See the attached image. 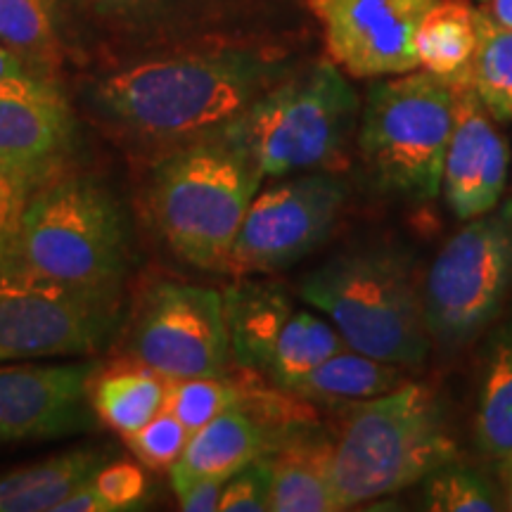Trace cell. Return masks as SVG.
Listing matches in <instances>:
<instances>
[{
    "label": "cell",
    "instance_id": "13",
    "mask_svg": "<svg viewBox=\"0 0 512 512\" xmlns=\"http://www.w3.org/2000/svg\"><path fill=\"white\" fill-rule=\"evenodd\" d=\"M98 368L95 361L0 366V446L88 430Z\"/></svg>",
    "mask_w": 512,
    "mask_h": 512
},
{
    "label": "cell",
    "instance_id": "2",
    "mask_svg": "<svg viewBox=\"0 0 512 512\" xmlns=\"http://www.w3.org/2000/svg\"><path fill=\"white\" fill-rule=\"evenodd\" d=\"M299 297L358 354L403 370L422 368L432 354L422 287L401 249L373 245L332 256L299 283Z\"/></svg>",
    "mask_w": 512,
    "mask_h": 512
},
{
    "label": "cell",
    "instance_id": "37",
    "mask_svg": "<svg viewBox=\"0 0 512 512\" xmlns=\"http://www.w3.org/2000/svg\"><path fill=\"white\" fill-rule=\"evenodd\" d=\"M498 475H501V503H503V510H512V463L498 465Z\"/></svg>",
    "mask_w": 512,
    "mask_h": 512
},
{
    "label": "cell",
    "instance_id": "12",
    "mask_svg": "<svg viewBox=\"0 0 512 512\" xmlns=\"http://www.w3.org/2000/svg\"><path fill=\"white\" fill-rule=\"evenodd\" d=\"M323 29L325 50L349 79L420 69L415 34L437 0H299Z\"/></svg>",
    "mask_w": 512,
    "mask_h": 512
},
{
    "label": "cell",
    "instance_id": "31",
    "mask_svg": "<svg viewBox=\"0 0 512 512\" xmlns=\"http://www.w3.org/2000/svg\"><path fill=\"white\" fill-rule=\"evenodd\" d=\"M271 453L261 456L254 463L242 467L233 477L226 479L223 486L221 512H268L271 501Z\"/></svg>",
    "mask_w": 512,
    "mask_h": 512
},
{
    "label": "cell",
    "instance_id": "30",
    "mask_svg": "<svg viewBox=\"0 0 512 512\" xmlns=\"http://www.w3.org/2000/svg\"><path fill=\"white\" fill-rule=\"evenodd\" d=\"M50 178V176H48ZM46 178L0 164V266L19 264L17 238L31 192Z\"/></svg>",
    "mask_w": 512,
    "mask_h": 512
},
{
    "label": "cell",
    "instance_id": "23",
    "mask_svg": "<svg viewBox=\"0 0 512 512\" xmlns=\"http://www.w3.org/2000/svg\"><path fill=\"white\" fill-rule=\"evenodd\" d=\"M166 389L169 380L155 370H128L93 382L91 401L95 415L126 437L164 411Z\"/></svg>",
    "mask_w": 512,
    "mask_h": 512
},
{
    "label": "cell",
    "instance_id": "11",
    "mask_svg": "<svg viewBox=\"0 0 512 512\" xmlns=\"http://www.w3.org/2000/svg\"><path fill=\"white\" fill-rule=\"evenodd\" d=\"M133 354L166 380L226 375L233 349L223 294L185 283L152 287L133 328Z\"/></svg>",
    "mask_w": 512,
    "mask_h": 512
},
{
    "label": "cell",
    "instance_id": "14",
    "mask_svg": "<svg viewBox=\"0 0 512 512\" xmlns=\"http://www.w3.org/2000/svg\"><path fill=\"white\" fill-rule=\"evenodd\" d=\"M510 147L470 83H456V121L441 174V192L456 219L472 221L503 200Z\"/></svg>",
    "mask_w": 512,
    "mask_h": 512
},
{
    "label": "cell",
    "instance_id": "34",
    "mask_svg": "<svg viewBox=\"0 0 512 512\" xmlns=\"http://www.w3.org/2000/svg\"><path fill=\"white\" fill-rule=\"evenodd\" d=\"M91 479L83 482L81 486H76L72 494L64 498L53 512H110V505H107L105 498L98 494V489H95Z\"/></svg>",
    "mask_w": 512,
    "mask_h": 512
},
{
    "label": "cell",
    "instance_id": "22",
    "mask_svg": "<svg viewBox=\"0 0 512 512\" xmlns=\"http://www.w3.org/2000/svg\"><path fill=\"white\" fill-rule=\"evenodd\" d=\"M328 446L294 444L271 451V501L268 512H339L328 477Z\"/></svg>",
    "mask_w": 512,
    "mask_h": 512
},
{
    "label": "cell",
    "instance_id": "4",
    "mask_svg": "<svg viewBox=\"0 0 512 512\" xmlns=\"http://www.w3.org/2000/svg\"><path fill=\"white\" fill-rule=\"evenodd\" d=\"M261 183L252 157L214 131L157 164L150 183L152 219L176 256L223 271Z\"/></svg>",
    "mask_w": 512,
    "mask_h": 512
},
{
    "label": "cell",
    "instance_id": "27",
    "mask_svg": "<svg viewBox=\"0 0 512 512\" xmlns=\"http://www.w3.org/2000/svg\"><path fill=\"white\" fill-rule=\"evenodd\" d=\"M242 394L233 382L221 377H188V380H169L164 408L178 420L197 432L228 408L240 406Z\"/></svg>",
    "mask_w": 512,
    "mask_h": 512
},
{
    "label": "cell",
    "instance_id": "16",
    "mask_svg": "<svg viewBox=\"0 0 512 512\" xmlns=\"http://www.w3.org/2000/svg\"><path fill=\"white\" fill-rule=\"evenodd\" d=\"M275 448L278 446L273 444L264 422H259L240 406L228 408L219 418L190 434L188 446L176 460V465L171 467L174 494L195 479L233 477L242 467Z\"/></svg>",
    "mask_w": 512,
    "mask_h": 512
},
{
    "label": "cell",
    "instance_id": "33",
    "mask_svg": "<svg viewBox=\"0 0 512 512\" xmlns=\"http://www.w3.org/2000/svg\"><path fill=\"white\" fill-rule=\"evenodd\" d=\"M223 486L226 479L219 477H202L183 486L181 491H176L178 496V508L183 512H216L221 503Z\"/></svg>",
    "mask_w": 512,
    "mask_h": 512
},
{
    "label": "cell",
    "instance_id": "3",
    "mask_svg": "<svg viewBox=\"0 0 512 512\" xmlns=\"http://www.w3.org/2000/svg\"><path fill=\"white\" fill-rule=\"evenodd\" d=\"M456 453L439 396L408 380L394 392L356 401L325 465L339 508L351 510L420 484Z\"/></svg>",
    "mask_w": 512,
    "mask_h": 512
},
{
    "label": "cell",
    "instance_id": "15",
    "mask_svg": "<svg viewBox=\"0 0 512 512\" xmlns=\"http://www.w3.org/2000/svg\"><path fill=\"white\" fill-rule=\"evenodd\" d=\"M72 128L67 102L50 81L29 74L0 88V164L53 176L72 145Z\"/></svg>",
    "mask_w": 512,
    "mask_h": 512
},
{
    "label": "cell",
    "instance_id": "19",
    "mask_svg": "<svg viewBox=\"0 0 512 512\" xmlns=\"http://www.w3.org/2000/svg\"><path fill=\"white\" fill-rule=\"evenodd\" d=\"M408 382L406 370L344 347L309 373L285 384L283 392L309 401H366Z\"/></svg>",
    "mask_w": 512,
    "mask_h": 512
},
{
    "label": "cell",
    "instance_id": "38",
    "mask_svg": "<svg viewBox=\"0 0 512 512\" xmlns=\"http://www.w3.org/2000/svg\"><path fill=\"white\" fill-rule=\"evenodd\" d=\"M105 3H131V0H105Z\"/></svg>",
    "mask_w": 512,
    "mask_h": 512
},
{
    "label": "cell",
    "instance_id": "28",
    "mask_svg": "<svg viewBox=\"0 0 512 512\" xmlns=\"http://www.w3.org/2000/svg\"><path fill=\"white\" fill-rule=\"evenodd\" d=\"M55 31L46 0H0V43L17 55L53 50Z\"/></svg>",
    "mask_w": 512,
    "mask_h": 512
},
{
    "label": "cell",
    "instance_id": "21",
    "mask_svg": "<svg viewBox=\"0 0 512 512\" xmlns=\"http://www.w3.org/2000/svg\"><path fill=\"white\" fill-rule=\"evenodd\" d=\"M475 50L477 8L467 0H437L415 34L420 69L453 83H467Z\"/></svg>",
    "mask_w": 512,
    "mask_h": 512
},
{
    "label": "cell",
    "instance_id": "39",
    "mask_svg": "<svg viewBox=\"0 0 512 512\" xmlns=\"http://www.w3.org/2000/svg\"><path fill=\"white\" fill-rule=\"evenodd\" d=\"M479 3H484V0H479Z\"/></svg>",
    "mask_w": 512,
    "mask_h": 512
},
{
    "label": "cell",
    "instance_id": "8",
    "mask_svg": "<svg viewBox=\"0 0 512 512\" xmlns=\"http://www.w3.org/2000/svg\"><path fill=\"white\" fill-rule=\"evenodd\" d=\"M512 292V200L467 221L422 285L432 344L460 349L501 316Z\"/></svg>",
    "mask_w": 512,
    "mask_h": 512
},
{
    "label": "cell",
    "instance_id": "1",
    "mask_svg": "<svg viewBox=\"0 0 512 512\" xmlns=\"http://www.w3.org/2000/svg\"><path fill=\"white\" fill-rule=\"evenodd\" d=\"M285 64L252 50L159 57L105 76L95 107L145 138L195 140L219 131L273 83Z\"/></svg>",
    "mask_w": 512,
    "mask_h": 512
},
{
    "label": "cell",
    "instance_id": "26",
    "mask_svg": "<svg viewBox=\"0 0 512 512\" xmlns=\"http://www.w3.org/2000/svg\"><path fill=\"white\" fill-rule=\"evenodd\" d=\"M420 508L430 512H498L501 496L475 470L446 463L422 479Z\"/></svg>",
    "mask_w": 512,
    "mask_h": 512
},
{
    "label": "cell",
    "instance_id": "29",
    "mask_svg": "<svg viewBox=\"0 0 512 512\" xmlns=\"http://www.w3.org/2000/svg\"><path fill=\"white\" fill-rule=\"evenodd\" d=\"M190 434L192 432L188 427L164 408L145 427L126 434V441L140 463L155 467V470H164V467L176 465V460L181 458L185 446H188Z\"/></svg>",
    "mask_w": 512,
    "mask_h": 512
},
{
    "label": "cell",
    "instance_id": "17",
    "mask_svg": "<svg viewBox=\"0 0 512 512\" xmlns=\"http://www.w3.org/2000/svg\"><path fill=\"white\" fill-rule=\"evenodd\" d=\"M223 309L233 358L240 366L264 373L275 342L297 306L283 287L249 280L223 292Z\"/></svg>",
    "mask_w": 512,
    "mask_h": 512
},
{
    "label": "cell",
    "instance_id": "9",
    "mask_svg": "<svg viewBox=\"0 0 512 512\" xmlns=\"http://www.w3.org/2000/svg\"><path fill=\"white\" fill-rule=\"evenodd\" d=\"M117 320V302L74 292L22 264L0 266V363L95 354Z\"/></svg>",
    "mask_w": 512,
    "mask_h": 512
},
{
    "label": "cell",
    "instance_id": "6",
    "mask_svg": "<svg viewBox=\"0 0 512 512\" xmlns=\"http://www.w3.org/2000/svg\"><path fill=\"white\" fill-rule=\"evenodd\" d=\"M361 100L332 62L285 74L245 112L219 128L266 178H285L335 164L354 136Z\"/></svg>",
    "mask_w": 512,
    "mask_h": 512
},
{
    "label": "cell",
    "instance_id": "36",
    "mask_svg": "<svg viewBox=\"0 0 512 512\" xmlns=\"http://www.w3.org/2000/svg\"><path fill=\"white\" fill-rule=\"evenodd\" d=\"M479 10H482L496 27L512 31V0H484V5Z\"/></svg>",
    "mask_w": 512,
    "mask_h": 512
},
{
    "label": "cell",
    "instance_id": "18",
    "mask_svg": "<svg viewBox=\"0 0 512 512\" xmlns=\"http://www.w3.org/2000/svg\"><path fill=\"white\" fill-rule=\"evenodd\" d=\"M110 453L81 448L24 470L0 475V512H53L76 486L88 482Z\"/></svg>",
    "mask_w": 512,
    "mask_h": 512
},
{
    "label": "cell",
    "instance_id": "5",
    "mask_svg": "<svg viewBox=\"0 0 512 512\" xmlns=\"http://www.w3.org/2000/svg\"><path fill=\"white\" fill-rule=\"evenodd\" d=\"M17 259L57 285L117 302L128 268V235L117 200L91 176L46 178L24 209Z\"/></svg>",
    "mask_w": 512,
    "mask_h": 512
},
{
    "label": "cell",
    "instance_id": "24",
    "mask_svg": "<svg viewBox=\"0 0 512 512\" xmlns=\"http://www.w3.org/2000/svg\"><path fill=\"white\" fill-rule=\"evenodd\" d=\"M344 347L347 344L328 318L304 309H294L283 332H280L278 342H275L264 375L271 377L275 387L283 389L285 384L306 375L311 368H316L318 363H323L325 358L337 354Z\"/></svg>",
    "mask_w": 512,
    "mask_h": 512
},
{
    "label": "cell",
    "instance_id": "20",
    "mask_svg": "<svg viewBox=\"0 0 512 512\" xmlns=\"http://www.w3.org/2000/svg\"><path fill=\"white\" fill-rule=\"evenodd\" d=\"M479 384L475 437L496 467L512 463V318L491 337Z\"/></svg>",
    "mask_w": 512,
    "mask_h": 512
},
{
    "label": "cell",
    "instance_id": "7",
    "mask_svg": "<svg viewBox=\"0 0 512 512\" xmlns=\"http://www.w3.org/2000/svg\"><path fill=\"white\" fill-rule=\"evenodd\" d=\"M453 121V81L425 69L373 79L358 117V152L377 188L437 197Z\"/></svg>",
    "mask_w": 512,
    "mask_h": 512
},
{
    "label": "cell",
    "instance_id": "35",
    "mask_svg": "<svg viewBox=\"0 0 512 512\" xmlns=\"http://www.w3.org/2000/svg\"><path fill=\"white\" fill-rule=\"evenodd\" d=\"M29 74H34V72L27 67L24 57L17 55L15 50H10L8 46H3V43H0V88L8 86V83L17 81V79H24V76H29Z\"/></svg>",
    "mask_w": 512,
    "mask_h": 512
},
{
    "label": "cell",
    "instance_id": "32",
    "mask_svg": "<svg viewBox=\"0 0 512 512\" xmlns=\"http://www.w3.org/2000/svg\"><path fill=\"white\" fill-rule=\"evenodd\" d=\"M93 486L110 505V512L140 508L147 494V479L143 470L131 463H107L93 475Z\"/></svg>",
    "mask_w": 512,
    "mask_h": 512
},
{
    "label": "cell",
    "instance_id": "25",
    "mask_svg": "<svg viewBox=\"0 0 512 512\" xmlns=\"http://www.w3.org/2000/svg\"><path fill=\"white\" fill-rule=\"evenodd\" d=\"M467 83L496 121L512 119V31L477 8V50Z\"/></svg>",
    "mask_w": 512,
    "mask_h": 512
},
{
    "label": "cell",
    "instance_id": "10",
    "mask_svg": "<svg viewBox=\"0 0 512 512\" xmlns=\"http://www.w3.org/2000/svg\"><path fill=\"white\" fill-rule=\"evenodd\" d=\"M344 202L347 185L337 176L306 171L275 178L254 195L223 271L254 275L294 266L323 245Z\"/></svg>",
    "mask_w": 512,
    "mask_h": 512
}]
</instances>
